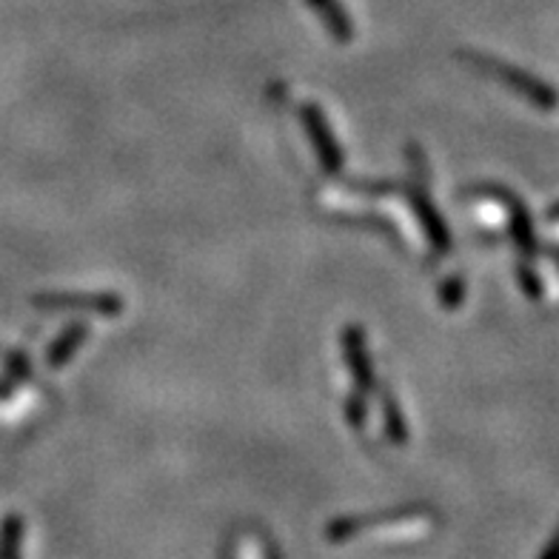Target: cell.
<instances>
[{"label": "cell", "mask_w": 559, "mask_h": 559, "mask_svg": "<svg viewBox=\"0 0 559 559\" xmlns=\"http://www.w3.org/2000/svg\"><path fill=\"white\" fill-rule=\"evenodd\" d=\"M311 7L317 9V15L323 17L325 29H329V35H332L334 40H340V44H352L354 26L337 0H311Z\"/></svg>", "instance_id": "8"}, {"label": "cell", "mask_w": 559, "mask_h": 559, "mask_svg": "<svg viewBox=\"0 0 559 559\" xmlns=\"http://www.w3.org/2000/svg\"><path fill=\"white\" fill-rule=\"evenodd\" d=\"M86 337H88L86 323L67 325V329L58 334V340H55L52 346H49V352H46V360H49V366L52 368L67 366V362L74 357V352H78V348L86 343Z\"/></svg>", "instance_id": "7"}, {"label": "cell", "mask_w": 559, "mask_h": 559, "mask_svg": "<svg viewBox=\"0 0 559 559\" xmlns=\"http://www.w3.org/2000/svg\"><path fill=\"white\" fill-rule=\"evenodd\" d=\"M346 419L352 428L366 426V400H362L360 391H354L352 397L346 400Z\"/></svg>", "instance_id": "12"}, {"label": "cell", "mask_w": 559, "mask_h": 559, "mask_svg": "<svg viewBox=\"0 0 559 559\" xmlns=\"http://www.w3.org/2000/svg\"><path fill=\"white\" fill-rule=\"evenodd\" d=\"M37 309H83L104 317L123 314L126 302L115 292H55V295H37Z\"/></svg>", "instance_id": "4"}, {"label": "cell", "mask_w": 559, "mask_h": 559, "mask_svg": "<svg viewBox=\"0 0 559 559\" xmlns=\"http://www.w3.org/2000/svg\"><path fill=\"white\" fill-rule=\"evenodd\" d=\"M343 357H346L348 374L354 380V389L366 397L368 391H374V368H371V354H368L366 332L360 325H346L343 332Z\"/></svg>", "instance_id": "5"}, {"label": "cell", "mask_w": 559, "mask_h": 559, "mask_svg": "<svg viewBox=\"0 0 559 559\" xmlns=\"http://www.w3.org/2000/svg\"><path fill=\"white\" fill-rule=\"evenodd\" d=\"M477 194H488V198H497L506 206L508 221H511V235H514L516 246L523 251L525 258H534L537 254V237H534V226H531V217L525 212L523 200L514 198L511 192L500 189V186H486V189H477Z\"/></svg>", "instance_id": "6"}, {"label": "cell", "mask_w": 559, "mask_h": 559, "mask_svg": "<svg viewBox=\"0 0 559 559\" xmlns=\"http://www.w3.org/2000/svg\"><path fill=\"white\" fill-rule=\"evenodd\" d=\"M300 120L306 134L311 138V146H314L325 175L329 177L343 175V163H346V157H343V148H340L337 138H334L332 126H329V120H325L323 109H320L317 104H306L300 109Z\"/></svg>", "instance_id": "3"}, {"label": "cell", "mask_w": 559, "mask_h": 559, "mask_svg": "<svg viewBox=\"0 0 559 559\" xmlns=\"http://www.w3.org/2000/svg\"><path fill=\"white\" fill-rule=\"evenodd\" d=\"M465 300V280L460 277V274H454V277H449L445 283L440 286V302H442V309H460Z\"/></svg>", "instance_id": "10"}, {"label": "cell", "mask_w": 559, "mask_h": 559, "mask_svg": "<svg viewBox=\"0 0 559 559\" xmlns=\"http://www.w3.org/2000/svg\"><path fill=\"white\" fill-rule=\"evenodd\" d=\"M516 277H520V286H523V292L531 300H539V297H543V283H539L537 272H534L528 263L516 265Z\"/></svg>", "instance_id": "11"}, {"label": "cell", "mask_w": 559, "mask_h": 559, "mask_svg": "<svg viewBox=\"0 0 559 559\" xmlns=\"http://www.w3.org/2000/svg\"><path fill=\"white\" fill-rule=\"evenodd\" d=\"M472 67H477L479 72L493 78L497 83H502L506 88L516 92V95L528 100L534 109H543V111H554L559 109V92L551 86V83H545L543 78H534L531 72L520 67H511L506 60L500 58H488V55H477V52H468L463 55Z\"/></svg>", "instance_id": "1"}, {"label": "cell", "mask_w": 559, "mask_h": 559, "mask_svg": "<svg viewBox=\"0 0 559 559\" xmlns=\"http://www.w3.org/2000/svg\"><path fill=\"white\" fill-rule=\"evenodd\" d=\"M408 160H412V183H408V198H412V209L417 214L419 226L426 228L428 243L435 246L437 254L451 251V228L442 221L440 212L435 209V200L428 192V166L426 155L417 143H408Z\"/></svg>", "instance_id": "2"}, {"label": "cell", "mask_w": 559, "mask_h": 559, "mask_svg": "<svg viewBox=\"0 0 559 559\" xmlns=\"http://www.w3.org/2000/svg\"><path fill=\"white\" fill-rule=\"evenodd\" d=\"M548 217H551V221H559V206H554L551 212H548Z\"/></svg>", "instance_id": "13"}, {"label": "cell", "mask_w": 559, "mask_h": 559, "mask_svg": "<svg viewBox=\"0 0 559 559\" xmlns=\"http://www.w3.org/2000/svg\"><path fill=\"white\" fill-rule=\"evenodd\" d=\"M383 419L389 440L397 442V445H405L408 442V423H405V414L400 408L397 397L389 389H383Z\"/></svg>", "instance_id": "9"}]
</instances>
